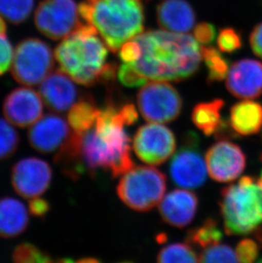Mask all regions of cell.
<instances>
[{
  "instance_id": "25",
  "label": "cell",
  "mask_w": 262,
  "mask_h": 263,
  "mask_svg": "<svg viewBox=\"0 0 262 263\" xmlns=\"http://www.w3.org/2000/svg\"><path fill=\"white\" fill-rule=\"evenodd\" d=\"M202 55L208 69L207 80L209 83L219 82L228 77L230 69L229 63L220 51L215 48L203 47Z\"/></svg>"
},
{
  "instance_id": "1",
  "label": "cell",
  "mask_w": 262,
  "mask_h": 263,
  "mask_svg": "<svg viewBox=\"0 0 262 263\" xmlns=\"http://www.w3.org/2000/svg\"><path fill=\"white\" fill-rule=\"evenodd\" d=\"M120 107L106 105L100 109L94 126L84 133L72 132L57 152L54 162L62 172L77 179L85 172H110L113 177L124 175L132 167L130 139Z\"/></svg>"
},
{
  "instance_id": "26",
  "label": "cell",
  "mask_w": 262,
  "mask_h": 263,
  "mask_svg": "<svg viewBox=\"0 0 262 263\" xmlns=\"http://www.w3.org/2000/svg\"><path fill=\"white\" fill-rule=\"evenodd\" d=\"M157 261L166 262H199V256L188 243H171L162 249Z\"/></svg>"
},
{
  "instance_id": "34",
  "label": "cell",
  "mask_w": 262,
  "mask_h": 263,
  "mask_svg": "<svg viewBox=\"0 0 262 263\" xmlns=\"http://www.w3.org/2000/svg\"><path fill=\"white\" fill-rule=\"evenodd\" d=\"M13 57L12 45L5 35L0 34V76L10 68L12 64Z\"/></svg>"
},
{
  "instance_id": "30",
  "label": "cell",
  "mask_w": 262,
  "mask_h": 263,
  "mask_svg": "<svg viewBox=\"0 0 262 263\" xmlns=\"http://www.w3.org/2000/svg\"><path fill=\"white\" fill-rule=\"evenodd\" d=\"M199 256V262H237V255L233 248L227 245L217 243L208 248Z\"/></svg>"
},
{
  "instance_id": "14",
  "label": "cell",
  "mask_w": 262,
  "mask_h": 263,
  "mask_svg": "<svg viewBox=\"0 0 262 263\" xmlns=\"http://www.w3.org/2000/svg\"><path fill=\"white\" fill-rule=\"evenodd\" d=\"M42 97L32 89L20 87L8 95L3 111L8 121L13 125L26 128L42 117Z\"/></svg>"
},
{
  "instance_id": "37",
  "label": "cell",
  "mask_w": 262,
  "mask_h": 263,
  "mask_svg": "<svg viewBox=\"0 0 262 263\" xmlns=\"http://www.w3.org/2000/svg\"><path fill=\"white\" fill-rule=\"evenodd\" d=\"M50 210V203L46 199L36 197L31 199V201L29 202L30 214L35 217L44 218Z\"/></svg>"
},
{
  "instance_id": "38",
  "label": "cell",
  "mask_w": 262,
  "mask_h": 263,
  "mask_svg": "<svg viewBox=\"0 0 262 263\" xmlns=\"http://www.w3.org/2000/svg\"><path fill=\"white\" fill-rule=\"evenodd\" d=\"M250 43L254 53L262 60V23L255 26L250 33Z\"/></svg>"
},
{
  "instance_id": "22",
  "label": "cell",
  "mask_w": 262,
  "mask_h": 263,
  "mask_svg": "<svg viewBox=\"0 0 262 263\" xmlns=\"http://www.w3.org/2000/svg\"><path fill=\"white\" fill-rule=\"evenodd\" d=\"M224 101L215 99L208 102H201L196 105L192 114L193 124L205 136H211L217 132L222 123L221 109Z\"/></svg>"
},
{
  "instance_id": "12",
  "label": "cell",
  "mask_w": 262,
  "mask_h": 263,
  "mask_svg": "<svg viewBox=\"0 0 262 263\" xmlns=\"http://www.w3.org/2000/svg\"><path fill=\"white\" fill-rule=\"evenodd\" d=\"M52 169L47 162L29 157L21 159L11 172V183L19 195L33 199L45 194L52 180Z\"/></svg>"
},
{
  "instance_id": "39",
  "label": "cell",
  "mask_w": 262,
  "mask_h": 263,
  "mask_svg": "<svg viewBox=\"0 0 262 263\" xmlns=\"http://www.w3.org/2000/svg\"><path fill=\"white\" fill-rule=\"evenodd\" d=\"M2 16L3 15L0 14V34L5 35L7 27H6V23Z\"/></svg>"
},
{
  "instance_id": "5",
  "label": "cell",
  "mask_w": 262,
  "mask_h": 263,
  "mask_svg": "<svg viewBox=\"0 0 262 263\" xmlns=\"http://www.w3.org/2000/svg\"><path fill=\"white\" fill-rule=\"evenodd\" d=\"M220 212L226 234H251L262 223V185L253 176H242L223 189Z\"/></svg>"
},
{
  "instance_id": "31",
  "label": "cell",
  "mask_w": 262,
  "mask_h": 263,
  "mask_svg": "<svg viewBox=\"0 0 262 263\" xmlns=\"http://www.w3.org/2000/svg\"><path fill=\"white\" fill-rule=\"evenodd\" d=\"M217 45L220 51L233 53L242 47V39L235 29L224 28L219 33Z\"/></svg>"
},
{
  "instance_id": "18",
  "label": "cell",
  "mask_w": 262,
  "mask_h": 263,
  "mask_svg": "<svg viewBox=\"0 0 262 263\" xmlns=\"http://www.w3.org/2000/svg\"><path fill=\"white\" fill-rule=\"evenodd\" d=\"M195 194L188 190L176 189L163 197L159 212L163 221L171 226L184 228L192 222L198 210Z\"/></svg>"
},
{
  "instance_id": "24",
  "label": "cell",
  "mask_w": 262,
  "mask_h": 263,
  "mask_svg": "<svg viewBox=\"0 0 262 263\" xmlns=\"http://www.w3.org/2000/svg\"><path fill=\"white\" fill-rule=\"evenodd\" d=\"M222 232L217 221L209 218L202 225L188 232V243L201 248H208L210 246L220 243L222 239Z\"/></svg>"
},
{
  "instance_id": "20",
  "label": "cell",
  "mask_w": 262,
  "mask_h": 263,
  "mask_svg": "<svg viewBox=\"0 0 262 263\" xmlns=\"http://www.w3.org/2000/svg\"><path fill=\"white\" fill-rule=\"evenodd\" d=\"M29 223L25 204L20 200L5 197L0 199V238H15L23 234Z\"/></svg>"
},
{
  "instance_id": "27",
  "label": "cell",
  "mask_w": 262,
  "mask_h": 263,
  "mask_svg": "<svg viewBox=\"0 0 262 263\" xmlns=\"http://www.w3.org/2000/svg\"><path fill=\"white\" fill-rule=\"evenodd\" d=\"M33 0H0V14L13 24H20L29 17Z\"/></svg>"
},
{
  "instance_id": "17",
  "label": "cell",
  "mask_w": 262,
  "mask_h": 263,
  "mask_svg": "<svg viewBox=\"0 0 262 263\" xmlns=\"http://www.w3.org/2000/svg\"><path fill=\"white\" fill-rule=\"evenodd\" d=\"M40 96L45 106L54 112H64L77 101L79 91L73 80L62 70L50 72L40 84Z\"/></svg>"
},
{
  "instance_id": "7",
  "label": "cell",
  "mask_w": 262,
  "mask_h": 263,
  "mask_svg": "<svg viewBox=\"0 0 262 263\" xmlns=\"http://www.w3.org/2000/svg\"><path fill=\"white\" fill-rule=\"evenodd\" d=\"M54 57L50 46L39 39H27L15 48L11 72L16 82L33 86L44 81L54 67Z\"/></svg>"
},
{
  "instance_id": "10",
  "label": "cell",
  "mask_w": 262,
  "mask_h": 263,
  "mask_svg": "<svg viewBox=\"0 0 262 263\" xmlns=\"http://www.w3.org/2000/svg\"><path fill=\"white\" fill-rule=\"evenodd\" d=\"M206 168V162L199 149L198 137L194 133H188L183 144L171 159V179L177 186L184 189H197L205 182Z\"/></svg>"
},
{
  "instance_id": "16",
  "label": "cell",
  "mask_w": 262,
  "mask_h": 263,
  "mask_svg": "<svg viewBox=\"0 0 262 263\" xmlns=\"http://www.w3.org/2000/svg\"><path fill=\"white\" fill-rule=\"evenodd\" d=\"M227 89L239 99H255L262 94V63L252 59L234 62L227 77Z\"/></svg>"
},
{
  "instance_id": "19",
  "label": "cell",
  "mask_w": 262,
  "mask_h": 263,
  "mask_svg": "<svg viewBox=\"0 0 262 263\" xmlns=\"http://www.w3.org/2000/svg\"><path fill=\"white\" fill-rule=\"evenodd\" d=\"M157 20L164 30L185 33L195 25L196 15L186 0H164L157 7Z\"/></svg>"
},
{
  "instance_id": "28",
  "label": "cell",
  "mask_w": 262,
  "mask_h": 263,
  "mask_svg": "<svg viewBox=\"0 0 262 263\" xmlns=\"http://www.w3.org/2000/svg\"><path fill=\"white\" fill-rule=\"evenodd\" d=\"M19 142V135L13 124L0 118V161L12 156Z\"/></svg>"
},
{
  "instance_id": "40",
  "label": "cell",
  "mask_w": 262,
  "mask_h": 263,
  "mask_svg": "<svg viewBox=\"0 0 262 263\" xmlns=\"http://www.w3.org/2000/svg\"><path fill=\"white\" fill-rule=\"evenodd\" d=\"M97 261H98L97 259L86 258L79 260V262H97Z\"/></svg>"
},
{
  "instance_id": "3",
  "label": "cell",
  "mask_w": 262,
  "mask_h": 263,
  "mask_svg": "<svg viewBox=\"0 0 262 263\" xmlns=\"http://www.w3.org/2000/svg\"><path fill=\"white\" fill-rule=\"evenodd\" d=\"M79 11L84 23L97 29L111 52L143 32L142 0H84Z\"/></svg>"
},
{
  "instance_id": "21",
  "label": "cell",
  "mask_w": 262,
  "mask_h": 263,
  "mask_svg": "<svg viewBox=\"0 0 262 263\" xmlns=\"http://www.w3.org/2000/svg\"><path fill=\"white\" fill-rule=\"evenodd\" d=\"M229 123L236 134H257L262 127V105L250 100L237 102L231 108Z\"/></svg>"
},
{
  "instance_id": "13",
  "label": "cell",
  "mask_w": 262,
  "mask_h": 263,
  "mask_svg": "<svg viewBox=\"0 0 262 263\" xmlns=\"http://www.w3.org/2000/svg\"><path fill=\"white\" fill-rule=\"evenodd\" d=\"M205 162L210 177L218 182H230L242 174L246 166V157L238 145L220 141L210 146Z\"/></svg>"
},
{
  "instance_id": "11",
  "label": "cell",
  "mask_w": 262,
  "mask_h": 263,
  "mask_svg": "<svg viewBox=\"0 0 262 263\" xmlns=\"http://www.w3.org/2000/svg\"><path fill=\"white\" fill-rule=\"evenodd\" d=\"M176 148V140L168 127L158 123L142 125L133 139V149L140 160L159 165L167 161Z\"/></svg>"
},
{
  "instance_id": "33",
  "label": "cell",
  "mask_w": 262,
  "mask_h": 263,
  "mask_svg": "<svg viewBox=\"0 0 262 263\" xmlns=\"http://www.w3.org/2000/svg\"><path fill=\"white\" fill-rule=\"evenodd\" d=\"M258 242L251 238H244L237 243L236 255L238 261L244 263H252L259 256Z\"/></svg>"
},
{
  "instance_id": "23",
  "label": "cell",
  "mask_w": 262,
  "mask_h": 263,
  "mask_svg": "<svg viewBox=\"0 0 262 263\" xmlns=\"http://www.w3.org/2000/svg\"><path fill=\"white\" fill-rule=\"evenodd\" d=\"M99 112L94 100L89 96H83L70 108L67 121L73 132L84 133L94 126Z\"/></svg>"
},
{
  "instance_id": "8",
  "label": "cell",
  "mask_w": 262,
  "mask_h": 263,
  "mask_svg": "<svg viewBox=\"0 0 262 263\" xmlns=\"http://www.w3.org/2000/svg\"><path fill=\"white\" fill-rule=\"evenodd\" d=\"M137 104L146 121L158 124L174 121L182 109V99L179 92L166 81L144 85L137 95Z\"/></svg>"
},
{
  "instance_id": "32",
  "label": "cell",
  "mask_w": 262,
  "mask_h": 263,
  "mask_svg": "<svg viewBox=\"0 0 262 263\" xmlns=\"http://www.w3.org/2000/svg\"><path fill=\"white\" fill-rule=\"evenodd\" d=\"M118 78L122 85L127 87H138L146 85V78H144L130 63H125L119 67Z\"/></svg>"
},
{
  "instance_id": "4",
  "label": "cell",
  "mask_w": 262,
  "mask_h": 263,
  "mask_svg": "<svg viewBox=\"0 0 262 263\" xmlns=\"http://www.w3.org/2000/svg\"><path fill=\"white\" fill-rule=\"evenodd\" d=\"M93 26L84 23L54 50L60 69L74 82L91 86L101 82L106 67L107 49Z\"/></svg>"
},
{
  "instance_id": "2",
  "label": "cell",
  "mask_w": 262,
  "mask_h": 263,
  "mask_svg": "<svg viewBox=\"0 0 262 263\" xmlns=\"http://www.w3.org/2000/svg\"><path fill=\"white\" fill-rule=\"evenodd\" d=\"M141 57L130 63L146 80L180 82L198 71L202 48L191 35L151 30L136 36Z\"/></svg>"
},
{
  "instance_id": "29",
  "label": "cell",
  "mask_w": 262,
  "mask_h": 263,
  "mask_svg": "<svg viewBox=\"0 0 262 263\" xmlns=\"http://www.w3.org/2000/svg\"><path fill=\"white\" fill-rule=\"evenodd\" d=\"M12 260L16 263H45L51 262L49 254L41 251L33 243H20L15 247L12 253Z\"/></svg>"
},
{
  "instance_id": "9",
  "label": "cell",
  "mask_w": 262,
  "mask_h": 263,
  "mask_svg": "<svg viewBox=\"0 0 262 263\" xmlns=\"http://www.w3.org/2000/svg\"><path fill=\"white\" fill-rule=\"evenodd\" d=\"M80 18L74 0H44L35 11L34 23L46 37L63 40L84 24Z\"/></svg>"
},
{
  "instance_id": "35",
  "label": "cell",
  "mask_w": 262,
  "mask_h": 263,
  "mask_svg": "<svg viewBox=\"0 0 262 263\" xmlns=\"http://www.w3.org/2000/svg\"><path fill=\"white\" fill-rule=\"evenodd\" d=\"M193 36L201 45H209L212 44L216 36L215 26L208 23H201L196 26Z\"/></svg>"
},
{
  "instance_id": "36",
  "label": "cell",
  "mask_w": 262,
  "mask_h": 263,
  "mask_svg": "<svg viewBox=\"0 0 262 263\" xmlns=\"http://www.w3.org/2000/svg\"><path fill=\"white\" fill-rule=\"evenodd\" d=\"M141 54V46L135 40L127 41L119 49V58L125 63L136 62Z\"/></svg>"
},
{
  "instance_id": "6",
  "label": "cell",
  "mask_w": 262,
  "mask_h": 263,
  "mask_svg": "<svg viewBox=\"0 0 262 263\" xmlns=\"http://www.w3.org/2000/svg\"><path fill=\"white\" fill-rule=\"evenodd\" d=\"M166 190L163 173L150 166L132 167L122 176L117 192L119 199L129 208L140 212L156 207Z\"/></svg>"
},
{
  "instance_id": "15",
  "label": "cell",
  "mask_w": 262,
  "mask_h": 263,
  "mask_svg": "<svg viewBox=\"0 0 262 263\" xmlns=\"http://www.w3.org/2000/svg\"><path fill=\"white\" fill-rule=\"evenodd\" d=\"M71 133L69 124L63 118L50 114L32 124L28 132V141L36 151L48 154L59 150Z\"/></svg>"
}]
</instances>
